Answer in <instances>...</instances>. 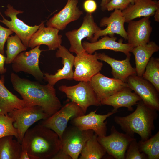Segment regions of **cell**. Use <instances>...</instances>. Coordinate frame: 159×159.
Segmentation results:
<instances>
[{"label":"cell","mask_w":159,"mask_h":159,"mask_svg":"<svg viewBox=\"0 0 159 159\" xmlns=\"http://www.w3.org/2000/svg\"><path fill=\"white\" fill-rule=\"evenodd\" d=\"M10 80L14 89L21 95L26 107L39 106L49 116L62 107L54 86L21 78L13 72L10 74Z\"/></svg>","instance_id":"6da1fadb"},{"label":"cell","mask_w":159,"mask_h":159,"mask_svg":"<svg viewBox=\"0 0 159 159\" xmlns=\"http://www.w3.org/2000/svg\"><path fill=\"white\" fill-rule=\"evenodd\" d=\"M25 150L34 159H52L61 147V141L53 130L40 123L29 129L21 143Z\"/></svg>","instance_id":"7a4b0ae2"},{"label":"cell","mask_w":159,"mask_h":159,"mask_svg":"<svg viewBox=\"0 0 159 159\" xmlns=\"http://www.w3.org/2000/svg\"><path fill=\"white\" fill-rule=\"evenodd\" d=\"M137 104L132 113L125 117L115 116L114 120L125 133L132 137L137 133L140 137V140L144 141L152 136L158 114L157 110L147 106L142 100Z\"/></svg>","instance_id":"3957f363"},{"label":"cell","mask_w":159,"mask_h":159,"mask_svg":"<svg viewBox=\"0 0 159 159\" xmlns=\"http://www.w3.org/2000/svg\"><path fill=\"white\" fill-rule=\"evenodd\" d=\"M59 90L80 106L85 114L89 107L101 105L89 82H80L72 86L62 85L59 87Z\"/></svg>","instance_id":"277c9868"},{"label":"cell","mask_w":159,"mask_h":159,"mask_svg":"<svg viewBox=\"0 0 159 159\" xmlns=\"http://www.w3.org/2000/svg\"><path fill=\"white\" fill-rule=\"evenodd\" d=\"M94 133L92 130H82L73 125L67 127L60 139V149L72 159H77L85 143Z\"/></svg>","instance_id":"5b68a950"},{"label":"cell","mask_w":159,"mask_h":159,"mask_svg":"<svg viewBox=\"0 0 159 159\" xmlns=\"http://www.w3.org/2000/svg\"><path fill=\"white\" fill-rule=\"evenodd\" d=\"M85 114L80 106L71 101L40 123L54 131L60 140L69 121Z\"/></svg>","instance_id":"8992f818"},{"label":"cell","mask_w":159,"mask_h":159,"mask_svg":"<svg viewBox=\"0 0 159 159\" xmlns=\"http://www.w3.org/2000/svg\"><path fill=\"white\" fill-rule=\"evenodd\" d=\"M8 115L15 120L13 125L18 131L17 140L21 143L26 132L31 125L50 116L41 107L38 106L15 109Z\"/></svg>","instance_id":"52a82bcc"},{"label":"cell","mask_w":159,"mask_h":159,"mask_svg":"<svg viewBox=\"0 0 159 159\" xmlns=\"http://www.w3.org/2000/svg\"><path fill=\"white\" fill-rule=\"evenodd\" d=\"M100 29L95 21L92 14L87 13L79 28L65 33L70 45L69 51L76 54L85 51L82 45V39L87 38L91 42L94 34Z\"/></svg>","instance_id":"ba28073f"},{"label":"cell","mask_w":159,"mask_h":159,"mask_svg":"<svg viewBox=\"0 0 159 159\" xmlns=\"http://www.w3.org/2000/svg\"><path fill=\"white\" fill-rule=\"evenodd\" d=\"M40 45L31 50L20 53L12 63L13 70L16 72H23L33 76L37 80L41 81L43 79L44 73L39 66V59L42 51L40 49Z\"/></svg>","instance_id":"9c48e42d"},{"label":"cell","mask_w":159,"mask_h":159,"mask_svg":"<svg viewBox=\"0 0 159 159\" xmlns=\"http://www.w3.org/2000/svg\"><path fill=\"white\" fill-rule=\"evenodd\" d=\"M96 52L93 54L86 51L76 54L74 66V79L80 82H90L92 77L101 70L103 64L98 61Z\"/></svg>","instance_id":"30bf717a"},{"label":"cell","mask_w":159,"mask_h":159,"mask_svg":"<svg viewBox=\"0 0 159 159\" xmlns=\"http://www.w3.org/2000/svg\"><path fill=\"white\" fill-rule=\"evenodd\" d=\"M108 136H97L98 141L109 155L116 159H125L128 147L134 137L120 132L114 125L112 126Z\"/></svg>","instance_id":"8fae6325"},{"label":"cell","mask_w":159,"mask_h":159,"mask_svg":"<svg viewBox=\"0 0 159 159\" xmlns=\"http://www.w3.org/2000/svg\"><path fill=\"white\" fill-rule=\"evenodd\" d=\"M126 82L128 87L139 96L145 105L159 111V92L149 82L135 75L129 76Z\"/></svg>","instance_id":"7c38bea8"},{"label":"cell","mask_w":159,"mask_h":159,"mask_svg":"<svg viewBox=\"0 0 159 159\" xmlns=\"http://www.w3.org/2000/svg\"><path fill=\"white\" fill-rule=\"evenodd\" d=\"M4 13L6 16L10 18L11 20L9 21L6 19L0 13L3 18L2 20H0V22L15 33L20 38L22 43L28 47L29 41L32 37L40 27L41 23L38 25L29 26L17 17V15L22 13L23 11L14 9L10 4L8 5Z\"/></svg>","instance_id":"4fadbf2b"},{"label":"cell","mask_w":159,"mask_h":159,"mask_svg":"<svg viewBox=\"0 0 159 159\" xmlns=\"http://www.w3.org/2000/svg\"><path fill=\"white\" fill-rule=\"evenodd\" d=\"M96 111H92L88 114L84 115L71 120V124L82 130H92L98 137L106 135V119L115 113L112 112L102 115L96 113Z\"/></svg>","instance_id":"5bb4252c"},{"label":"cell","mask_w":159,"mask_h":159,"mask_svg":"<svg viewBox=\"0 0 159 159\" xmlns=\"http://www.w3.org/2000/svg\"><path fill=\"white\" fill-rule=\"evenodd\" d=\"M125 23V19L122 11L114 10L109 16L104 17L101 20L100 26L107 27L103 29H100L95 34L90 42L97 41L100 37L107 35L111 36H114L115 34L119 35L127 40V32L124 26Z\"/></svg>","instance_id":"9a60e30c"},{"label":"cell","mask_w":159,"mask_h":159,"mask_svg":"<svg viewBox=\"0 0 159 159\" xmlns=\"http://www.w3.org/2000/svg\"><path fill=\"white\" fill-rule=\"evenodd\" d=\"M150 17H143L137 21L128 22L126 31L128 43L133 48L147 44L150 42L152 30Z\"/></svg>","instance_id":"2e32d148"},{"label":"cell","mask_w":159,"mask_h":159,"mask_svg":"<svg viewBox=\"0 0 159 159\" xmlns=\"http://www.w3.org/2000/svg\"><path fill=\"white\" fill-rule=\"evenodd\" d=\"M58 49L55 54L56 57L62 58V63L63 65L62 68L58 70L54 74H50L48 73H44L43 79L53 86L61 80L74 79L73 68L75 56L64 46L61 45Z\"/></svg>","instance_id":"e0dca14e"},{"label":"cell","mask_w":159,"mask_h":159,"mask_svg":"<svg viewBox=\"0 0 159 159\" xmlns=\"http://www.w3.org/2000/svg\"><path fill=\"white\" fill-rule=\"evenodd\" d=\"M89 82L100 101L128 87L127 82L113 78H109L100 72L93 76Z\"/></svg>","instance_id":"ac0fdd59"},{"label":"cell","mask_w":159,"mask_h":159,"mask_svg":"<svg viewBox=\"0 0 159 159\" xmlns=\"http://www.w3.org/2000/svg\"><path fill=\"white\" fill-rule=\"evenodd\" d=\"M78 0H67L64 7L46 22L47 26L63 30L70 22L78 20L83 12L77 6Z\"/></svg>","instance_id":"d6986e66"},{"label":"cell","mask_w":159,"mask_h":159,"mask_svg":"<svg viewBox=\"0 0 159 159\" xmlns=\"http://www.w3.org/2000/svg\"><path fill=\"white\" fill-rule=\"evenodd\" d=\"M59 30L55 28L44 26V22L32 37L29 47L32 49L41 45L47 46L49 50H55L61 45L62 36L58 34Z\"/></svg>","instance_id":"ffe728a7"},{"label":"cell","mask_w":159,"mask_h":159,"mask_svg":"<svg viewBox=\"0 0 159 159\" xmlns=\"http://www.w3.org/2000/svg\"><path fill=\"white\" fill-rule=\"evenodd\" d=\"M116 40L117 38L114 36L107 35L94 42H83L82 45L84 49L89 54H92L98 50L108 49L123 52L127 57H130L132 46L128 43H124L121 40L117 42Z\"/></svg>","instance_id":"44dd1931"},{"label":"cell","mask_w":159,"mask_h":159,"mask_svg":"<svg viewBox=\"0 0 159 159\" xmlns=\"http://www.w3.org/2000/svg\"><path fill=\"white\" fill-rule=\"evenodd\" d=\"M128 87H125L119 91L100 101L101 105L112 106L113 109L111 112L115 113L118 109L122 107H126L128 110H133L132 106L141 100L140 97Z\"/></svg>","instance_id":"7402d4cb"},{"label":"cell","mask_w":159,"mask_h":159,"mask_svg":"<svg viewBox=\"0 0 159 159\" xmlns=\"http://www.w3.org/2000/svg\"><path fill=\"white\" fill-rule=\"evenodd\" d=\"M159 8V1L156 0H136L122 12L125 22L128 23L137 18L150 17Z\"/></svg>","instance_id":"603a6c76"},{"label":"cell","mask_w":159,"mask_h":159,"mask_svg":"<svg viewBox=\"0 0 159 159\" xmlns=\"http://www.w3.org/2000/svg\"><path fill=\"white\" fill-rule=\"evenodd\" d=\"M97 59L107 63L112 68L111 73L113 78L126 82L128 77L136 75L135 68L133 67L130 62V57H127L123 60L115 59L105 53L96 52Z\"/></svg>","instance_id":"cb8c5ba5"},{"label":"cell","mask_w":159,"mask_h":159,"mask_svg":"<svg viewBox=\"0 0 159 159\" xmlns=\"http://www.w3.org/2000/svg\"><path fill=\"white\" fill-rule=\"evenodd\" d=\"M159 50V47L154 41L133 48L131 51L135 59L136 75L142 77L152 55Z\"/></svg>","instance_id":"d4e9b609"},{"label":"cell","mask_w":159,"mask_h":159,"mask_svg":"<svg viewBox=\"0 0 159 159\" xmlns=\"http://www.w3.org/2000/svg\"><path fill=\"white\" fill-rule=\"evenodd\" d=\"M4 79H0V114L8 115L15 109L25 107L22 99L9 91L4 84Z\"/></svg>","instance_id":"484cf974"},{"label":"cell","mask_w":159,"mask_h":159,"mask_svg":"<svg viewBox=\"0 0 159 159\" xmlns=\"http://www.w3.org/2000/svg\"><path fill=\"white\" fill-rule=\"evenodd\" d=\"M8 136L0 138V159H20L22 151L21 143Z\"/></svg>","instance_id":"4316f807"},{"label":"cell","mask_w":159,"mask_h":159,"mask_svg":"<svg viewBox=\"0 0 159 159\" xmlns=\"http://www.w3.org/2000/svg\"><path fill=\"white\" fill-rule=\"evenodd\" d=\"M94 133L85 143L79 157L80 159H100L106 152Z\"/></svg>","instance_id":"83f0119b"},{"label":"cell","mask_w":159,"mask_h":159,"mask_svg":"<svg viewBox=\"0 0 159 159\" xmlns=\"http://www.w3.org/2000/svg\"><path fill=\"white\" fill-rule=\"evenodd\" d=\"M144 141L138 142L141 152L146 154L148 159L159 158V131Z\"/></svg>","instance_id":"f1b7e54d"},{"label":"cell","mask_w":159,"mask_h":159,"mask_svg":"<svg viewBox=\"0 0 159 159\" xmlns=\"http://www.w3.org/2000/svg\"><path fill=\"white\" fill-rule=\"evenodd\" d=\"M7 56L5 63H12L16 57L22 51H26L27 47L22 42L20 38L16 35L9 36L7 40Z\"/></svg>","instance_id":"f546056e"},{"label":"cell","mask_w":159,"mask_h":159,"mask_svg":"<svg viewBox=\"0 0 159 159\" xmlns=\"http://www.w3.org/2000/svg\"><path fill=\"white\" fill-rule=\"evenodd\" d=\"M152 84L159 92V59L151 57L142 77Z\"/></svg>","instance_id":"4dcf8cb0"},{"label":"cell","mask_w":159,"mask_h":159,"mask_svg":"<svg viewBox=\"0 0 159 159\" xmlns=\"http://www.w3.org/2000/svg\"><path fill=\"white\" fill-rule=\"evenodd\" d=\"M14 121V119L8 115L0 114V138L10 135L18 138V131L13 125Z\"/></svg>","instance_id":"1f68e13d"},{"label":"cell","mask_w":159,"mask_h":159,"mask_svg":"<svg viewBox=\"0 0 159 159\" xmlns=\"http://www.w3.org/2000/svg\"><path fill=\"white\" fill-rule=\"evenodd\" d=\"M125 154V159H147V155L141 152L136 138L133 140L130 143Z\"/></svg>","instance_id":"d6a6232c"},{"label":"cell","mask_w":159,"mask_h":159,"mask_svg":"<svg viewBox=\"0 0 159 159\" xmlns=\"http://www.w3.org/2000/svg\"><path fill=\"white\" fill-rule=\"evenodd\" d=\"M130 4L128 0H110L106 6V10L109 11L115 9L123 11Z\"/></svg>","instance_id":"836d02e7"},{"label":"cell","mask_w":159,"mask_h":159,"mask_svg":"<svg viewBox=\"0 0 159 159\" xmlns=\"http://www.w3.org/2000/svg\"><path fill=\"white\" fill-rule=\"evenodd\" d=\"M13 32L10 29L4 27L0 25V53L4 54V47L7 39Z\"/></svg>","instance_id":"e575fe53"},{"label":"cell","mask_w":159,"mask_h":159,"mask_svg":"<svg viewBox=\"0 0 159 159\" xmlns=\"http://www.w3.org/2000/svg\"><path fill=\"white\" fill-rule=\"evenodd\" d=\"M83 7L87 13L92 14L97 9V5L94 0H86L84 2Z\"/></svg>","instance_id":"d590c367"},{"label":"cell","mask_w":159,"mask_h":159,"mask_svg":"<svg viewBox=\"0 0 159 159\" xmlns=\"http://www.w3.org/2000/svg\"><path fill=\"white\" fill-rule=\"evenodd\" d=\"M52 159H72L71 157L60 149Z\"/></svg>","instance_id":"8d00e7d4"},{"label":"cell","mask_w":159,"mask_h":159,"mask_svg":"<svg viewBox=\"0 0 159 159\" xmlns=\"http://www.w3.org/2000/svg\"><path fill=\"white\" fill-rule=\"evenodd\" d=\"M6 57L0 53V74H2L6 72L7 69L4 66Z\"/></svg>","instance_id":"74e56055"},{"label":"cell","mask_w":159,"mask_h":159,"mask_svg":"<svg viewBox=\"0 0 159 159\" xmlns=\"http://www.w3.org/2000/svg\"><path fill=\"white\" fill-rule=\"evenodd\" d=\"M20 159H34V157L29 155L25 150H22Z\"/></svg>","instance_id":"f35d334b"},{"label":"cell","mask_w":159,"mask_h":159,"mask_svg":"<svg viewBox=\"0 0 159 159\" xmlns=\"http://www.w3.org/2000/svg\"><path fill=\"white\" fill-rule=\"evenodd\" d=\"M110 1V0H101L100 6L102 11H104L106 10L107 5Z\"/></svg>","instance_id":"ab89813d"},{"label":"cell","mask_w":159,"mask_h":159,"mask_svg":"<svg viewBox=\"0 0 159 159\" xmlns=\"http://www.w3.org/2000/svg\"><path fill=\"white\" fill-rule=\"evenodd\" d=\"M155 20L158 22H159V8L155 11L154 15Z\"/></svg>","instance_id":"60d3db41"},{"label":"cell","mask_w":159,"mask_h":159,"mask_svg":"<svg viewBox=\"0 0 159 159\" xmlns=\"http://www.w3.org/2000/svg\"><path fill=\"white\" fill-rule=\"evenodd\" d=\"M130 2V4H133L136 0H128Z\"/></svg>","instance_id":"b9f144b4"}]
</instances>
